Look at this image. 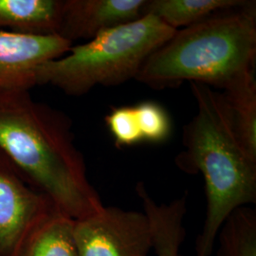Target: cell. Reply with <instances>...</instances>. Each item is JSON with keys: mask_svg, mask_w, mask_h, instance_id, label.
<instances>
[{"mask_svg": "<svg viewBox=\"0 0 256 256\" xmlns=\"http://www.w3.org/2000/svg\"><path fill=\"white\" fill-rule=\"evenodd\" d=\"M256 66V5L248 1L176 30L147 57L135 80L152 88L189 81L225 90Z\"/></svg>", "mask_w": 256, "mask_h": 256, "instance_id": "obj_3", "label": "cell"}, {"mask_svg": "<svg viewBox=\"0 0 256 256\" xmlns=\"http://www.w3.org/2000/svg\"><path fill=\"white\" fill-rule=\"evenodd\" d=\"M74 234L79 256H148L153 248L146 214L118 207L74 220Z\"/></svg>", "mask_w": 256, "mask_h": 256, "instance_id": "obj_5", "label": "cell"}, {"mask_svg": "<svg viewBox=\"0 0 256 256\" xmlns=\"http://www.w3.org/2000/svg\"><path fill=\"white\" fill-rule=\"evenodd\" d=\"M218 256H256V212L248 206L234 210L221 226Z\"/></svg>", "mask_w": 256, "mask_h": 256, "instance_id": "obj_14", "label": "cell"}, {"mask_svg": "<svg viewBox=\"0 0 256 256\" xmlns=\"http://www.w3.org/2000/svg\"><path fill=\"white\" fill-rule=\"evenodd\" d=\"M244 0H147L144 14H152L178 30L208 18L216 12L239 8Z\"/></svg>", "mask_w": 256, "mask_h": 256, "instance_id": "obj_12", "label": "cell"}, {"mask_svg": "<svg viewBox=\"0 0 256 256\" xmlns=\"http://www.w3.org/2000/svg\"><path fill=\"white\" fill-rule=\"evenodd\" d=\"M136 194L150 222L156 256H182L180 248L186 236L184 218L187 212V196L183 194L170 203L158 204L142 182L136 185Z\"/></svg>", "mask_w": 256, "mask_h": 256, "instance_id": "obj_9", "label": "cell"}, {"mask_svg": "<svg viewBox=\"0 0 256 256\" xmlns=\"http://www.w3.org/2000/svg\"><path fill=\"white\" fill-rule=\"evenodd\" d=\"M198 111L183 128L185 149L176 165L202 174L207 210L196 238V256H212L221 226L238 208L256 202V160L248 154L232 126L220 92L190 82Z\"/></svg>", "mask_w": 256, "mask_h": 256, "instance_id": "obj_2", "label": "cell"}, {"mask_svg": "<svg viewBox=\"0 0 256 256\" xmlns=\"http://www.w3.org/2000/svg\"><path fill=\"white\" fill-rule=\"evenodd\" d=\"M63 0H0V32L58 36Z\"/></svg>", "mask_w": 256, "mask_h": 256, "instance_id": "obj_10", "label": "cell"}, {"mask_svg": "<svg viewBox=\"0 0 256 256\" xmlns=\"http://www.w3.org/2000/svg\"><path fill=\"white\" fill-rule=\"evenodd\" d=\"M104 120L117 146H132L142 142L134 106L115 108Z\"/></svg>", "mask_w": 256, "mask_h": 256, "instance_id": "obj_16", "label": "cell"}, {"mask_svg": "<svg viewBox=\"0 0 256 256\" xmlns=\"http://www.w3.org/2000/svg\"><path fill=\"white\" fill-rule=\"evenodd\" d=\"M0 156L56 210L82 220L104 207L75 144L72 122L30 90L0 92Z\"/></svg>", "mask_w": 256, "mask_h": 256, "instance_id": "obj_1", "label": "cell"}, {"mask_svg": "<svg viewBox=\"0 0 256 256\" xmlns=\"http://www.w3.org/2000/svg\"><path fill=\"white\" fill-rule=\"evenodd\" d=\"M147 0H63L58 36L74 43L144 16Z\"/></svg>", "mask_w": 256, "mask_h": 256, "instance_id": "obj_8", "label": "cell"}, {"mask_svg": "<svg viewBox=\"0 0 256 256\" xmlns=\"http://www.w3.org/2000/svg\"><path fill=\"white\" fill-rule=\"evenodd\" d=\"M72 43L55 36H30L0 32V92L36 86L41 64L64 56Z\"/></svg>", "mask_w": 256, "mask_h": 256, "instance_id": "obj_7", "label": "cell"}, {"mask_svg": "<svg viewBox=\"0 0 256 256\" xmlns=\"http://www.w3.org/2000/svg\"><path fill=\"white\" fill-rule=\"evenodd\" d=\"M221 96L239 142L256 160V72L232 82Z\"/></svg>", "mask_w": 256, "mask_h": 256, "instance_id": "obj_11", "label": "cell"}, {"mask_svg": "<svg viewBox=\"0 0 256 256\" xmlns=\"http://www.w3.org/2000/svg\"><path fill=\"white\" fill-rule=\"evenodd\" d=\"M56 210L0 156V256H18L32 230Z\"/></svg>", "mask_w": 256, "mask_h": 256, "instance_id": "obj_6", "label": "cell"}, {"mask_svg": "<svg viewBox=\"0 0 256 256\" xmlns=\"http://www.w3.org/2000/svg\"><path fill=\"white\" fill-rule=\"evenodd\" d=\"M152 14L111 28L68 54L39 66L36 84H50L68 96L84 95L97 86H111L136 78L147 57L174 36Z\"/></svg>", "mask_w": 256, "mask_h": 256, "instance_id": "obj_4", "label": "cell"}, {"mask_svg": "<svg viewBox=\"0 0 256 256\" xmlns=\"http://www.w3.org/2000/svg\"><path fill=\"white\" fill-rule=\"evenodd\" d=\"M74 220L55 212L32 230L18 256H79Z\"/></svg>", "mask_w": 256, "mask_h": 256, "instance_id": "obj_13", "label": "cell"}, {"mask_svg": "<svg viewBox=\"0 0 256 256\" xmlns=\"http://www.w3.org/2000/svg\"><path fill=\"white\" fill-rule=\"evenodd\" d=\"M142 140L162 144L168 140L172 131L167 111L158 102H142L134 106Z\"/></svg>", "mask_w": 256, "mask_h": 256, "instance_id": "obj_15", "label": "cell"}]
</instances>
